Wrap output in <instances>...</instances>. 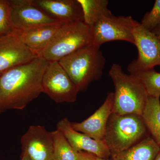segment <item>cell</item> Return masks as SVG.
<instances>
[{
	"instance_id": "obj_1",
	"label": "cell",
	"mask_w": 160,
	"mask_h": 160,
	"mask_svg": "<svg viewBox=\"0 0 160 160\" xmlns=\"http://www.w3.org/2000/svg\"><path fill=\"white\" fill-rule=\"evenodd\" d=\"M49 63L37 57L0 74V114L22 110L42 93V81Z\"/></svg>"
},
{
	"instance_id": "obj_2",
	"label": "cell",
	"mask_w": 160,
	"mask_h": 160,
	"mask_svg": "<svg viewBox=\"0 0 160 160\" xmlns=\"http://www.w3.org/2000/svg\"><path fill=\"white\" fill-rule=\"evenodd\" d=\"M109 75L115 88L112 112L142 116L148 97L142 83L134 76L125 73L117 64H112Z\"/></svg>"
},
{
	"instance_id": "obj_3",
	"label": "cell",
	"mask_w": 160,
	"mask_h": 160,
	"mask_svg": "<svg viewBox=\"0 0 160 160\" xmlns=\"http://www.w3.org/2000/svg\"><path fill=\"white\" fill-rule=\"evenodd\" d=\"M100 48L89 45L58 62L79 92L86 91L90 83L102 76L106 60Z\"/></svg>"
},
{
	"instance_id": "obj_4",
	"label": "cell",
	"mask_w": 160,
	"mask_h": 160,
	"mask_svg": "<svg viewBox=\"0 0 160 160\" xmlns=\"http://www.w3.org/2000/svg\"><path fill=\"white\" fill-rule=\"evenodd\" d=\"M142 116L112 113L108 120L103 141L111 153L129 149L147 136Z\"/></svg>"
},
{
	"instance_id": "obj_5",
	"label": "cell",
	"mask_w": 160,
	"mask_h": 160,
	"mask_svg": "<svg viewBox=\"0 0 160 160\" xmlns=\"http://www.w3.org/2000/svg\"><path fill=\"white\" fill-rule=\"evenodd\" d=\"M91 45L90 28L84 22L64 23L53 39L37 55L49 62H59Z\"/></svg>"
},
{
	"instance_id": "obj_6",
	"label": "cell",
	"mask_w": 160,
	"mask_h": 160,
	"mask_svg": "<svg viewBox=\"0 0 160 160\" xmlns=\"http://www.w3.org/2000/svg\"><path fill=\"white\" fill-rule=\"evenodd\" d=\"M139 24L130 16L104 17L89 27L92 44L100 47L108 42L123 41L135 45L133 32Z\"/></svg>"
},
{
	"instance_id": "obj_7",
	"label": "cell",
	"mask_w": 160,
	"mask_h": 160,
	"mask_svg": "<svg viewBox=\"0 0 160 160\" xmlns=\"http://www.w3.org/2000/svg\"><path fill=\"white\" fill-rule=\"evenodd\" d=\"M43 93L55 102L73 103L79 89L58 62H50L43 75Z\"/></svg>"
},
{
	"instance_id": "obj_8",
	"label": "cell",
	"mask_w": 160,
	"mask_h": 160,
	"mask_svg": "<svg viewBox=\"0 0 160 160\" xmlns=\"http://www.w3.org/2000/svg\"><path fill=\"white\" fill-rule=\"evenodd\" d=\"M135 46L138 50L137 59L128 66L130 74L154 69L160 66V40L151 31L139 24L134 29Z\"/></svg>"
},
{
	"instance_id": "obj_9",
	"label": "cell",
	"mask_w": 160,
	"mask_h": 160,
	"mask_svg": "<svg viewBox=\"0 0 160 160\" xmlns=\"http://www.w3.org/2000/svg\"><path fill=\"white\" fill-rule=\"evenodd\" d=\"M13 30L23 31L60 22L33 4L32 0H10Z\"/></svg>"
},
{
	"instance_id": "obj_10",
	"label": "cell",
	"mask_w": 160,
	"mask_h": 160,
	"mask_svg": "<svg viewBox=\"0 0 160 160\" xmlns=\"http://www.w3.org/2000/svg\"><path fill=\"white\" fill-rule=\"evenodd\" d=\"M37 57L24 45L15 30L0 37V74Z\"/></svg>"
},
{
	"instance_id": "obj_11",
	"label": "cell",
	"mask_w": 160,
	"mask_h": 160,
	"mask_svg": "<svg viewBox=\"0 0 160 160\" xmlns=\"http://www.w3.org/2000/svg\"><path fill=\"white\" fill-rule=\"evenodd\" d=\"M22 152L32 160H53V141L51 132L44 126H31L21 138Z\"/></svg>"
},
{
	"instance_id": "obj_12",
	"label": "cell",
	"mask_w": 160,
	"mask_h": 160,
	"mask_svg": "<svg viewBox=\"0 0 160 160\" xmlns=\"http://www.w3.org/2000/svg\"><path fill=\"white\" fill-rule=\"evenodd\" d=\"M57 129L64 135L77 151L86 152L106 159L111 157V152L104 141L95 140L75 130L72 126V122L67 118H64L58 122Z\"/></svg>"
},
{
	"instance_id": "obj_13",
	"label": "cell",
	"mask_w": 160,
	"mask_h": 160,
	"mask_svg": "<svg viewBox=\"0 0 160 160\" xmlns=\"http://www.w3.org/2000/svg\"><path fill=\"white\" fill-rule=\"evenodd\" d=\"M114 93L108 92L104 103L88 118L79 123H72L73 129L95 140L103 141L107 122L112 113Z\"/></svg>"
},
{
	"instance_id": "obj_14",
	"label": "cell",
	"mask_w": 160,
	"mask_h": 160,
	"mask_svg": "<svg viewBox=\"0 0 160 160\" xmlns=\"http://www.w3.org/2000/svg\"><path fill=\"white\" fill-rule=\"evenodd\" d=\"M33 4L60 22H83L82 10L78 0H32Z\"/></svg>"
},
{
	"instance_id": "obj_15",
	"label": "cell",
	"mask_w": 160,
	"mask_h": 160,
	"mask_svg": "<svg viewBox=\"0 0 160 160\" xmlns=\"http://www.w3.org/2000/svg\"><path fill=\"white\" fill-rule=\"evenodd\" d=\"M64 24L58 22L38 26L25 31H15L24 45L37 55L51 42Z\"/></svg>"
},
{
	"instance_id": "obj_16",
	"label": "cell",
	"mask_w": 160,
	"mask_h": 160,
	"mask_svg": "<svg viewBox=\"0 0 160 160\" xmlns=\"http://www.w3.org/2000/svg\"><path fill=\"white\" fill-rule=\"evenodd\" d=\"M160 150L154 140L147 136L129 149L111 153L112 160H154Z\"/></svg>"
},
{
	"instance_id": "obj_17",
	"label": "cell",
	"mask_w": 160,
	"mask_h": 160,
	"mask_svg": "<svg viewBox=\"0 0 160 160\" xmlns=\"http://www.w3.org/2000/svg\"><path fill=\"white\" fill-rule=\"evenodd\" d=\"M142 117L151 137L160 146V98L148 96Z\"/></svg>"
},
{
	"instance_id": "obj_18",
	"label": "cell",
	"mask_w": 160,
	"mask_h": 160,
	"mask_svg": "<svg viewBox=\"0 0 160 160\" xmlns=\"http://www.w3.org/2000/svg\"><path fill=\"white\" fill-rule=\"evenodd\" d=\"M82 10L84 22L91 27L104 17L112 14L107 0H78Z\"/></svg>"
},
{
	"instance_id": "obj_19",
	"label": "cell",
	"mask_w": 160,
	"mask_h": 160,
	"mask_svg": "<svg viewBox=\"0 0 160 160\" xmlns=\"http://www.w3.org/2000/svg\"><path fill=\"white\" fill-rule=\"evenodd\" d=\"M53 141V160H77L78 152L75 150L64 135L58 129L51 132Z\"/></svg>"
},
{
	"instance_id": "obj_20",
	"label": "cell",
	"mask_w": 160,
	"mask_h": 160,
	"mask_svg": "<svg viewBox=\"0 0 160 160\" xmlns=\"http://www.w3.org/2000/svg\"><path fill=\"white\" fill-rule=\"evenodd\" d=\"M132 75L142 83L148 96L160 98V72L153 69L140 72Z\"/></svg>"
},
{
	"instance_id": "obj_21",
	"label": "cell",
	"mask_w": 160,
	"mask_h": 160,
	"mask_svg": "<svg viewBox=\"0 0 160 160\" xmlns=\"http://www.w3.org/2000/svg\"><path fill=\"white\" fill-rule=\"evenodd\" d=\"M13 30L10 2L0 0V37L9 34Z\"/></svg>"
},
{
	"instance_id": "obj_22",
	"label": "cell",
	"mask_w": 160,
	"mask_h": 160,
	"mask_svg": "<svg viewBox=\"0 0 160 160\" xmlns=\"http://www.w3.org/2000/svg\"><path fill=\"white\" fill-rule=\"evenodd\" d=\"M160 23V0H156L152 9L144 15L140 25L152 31Z\"/></svg>"
},
{
	"instance_id": "obj_23",
	"label": "cell",
	"mask_w": 160,
	"mask_h": 160,
	"mask_svg": "<svg viewBox=\"0 0 160 160\" xmlns=\"http://www.w3.org/2000/svg\"><path fill=\"white\" fill-rule=\"evenodd\" d=\"M93 155H94L86 152H78L77 160H93Z\"/></svg>"
},
{
	"instance_id": "obj_24",
	"label": "cell",
	"mask_w": 160,
	"mask_h": 160,
	"mask_svg": "<svg viewBox=\"0 0 160 160\" xmlns=\"http://www.w3.org/2000/svg\"><path fill=\"white\" fill-rule=\"evenodd\" d=\"M151 31L160 40V23Z\"/></svg>"
},
{
	"instance_id": "obj_25",
	"label": "cell",
	"mask_w": 160,
	"mask_h": 160,
	"mask_svg": "<svg viewBox=\"0 0 160 160\" xmlns=\"http://www.w3.org/2000/svg\"><path fill=\"white\" fill-rule=\"evenodd\" d=\"M32 160L31 158L29 157L26 153L24 152H22L21 156V160Z\"/></svg>"
},
{
	"instance_id": "obj_26",
	"label": "cell",
	"mask_w": 160,
	"mask_h": 160,
	"mask_svg": "<svg viewBox=\"0 0 160 160\" xmlns=\"http://www.w3.org/2000/svg\"><path fill=\"white\" fill-rule=\"evenodd\" d=\"M93 160H109V159H106L101 158L98 157L96 156L93 155Z\"/></svg>"
},
{
	"instance_id": "obj_27",
	"label": "cell",
	"mask_w": 160,
	"mask_h": 160,
	"mask_svg": "<svg viewBox=\"0 0 160 160\" xmlns=\"http://www.w3.org/2000/svg\"><path fill=\"white\" fill-rule=\"evenodd\" d=\"M154 160H160V150Z\"/></svg>"
}]
</instances>
